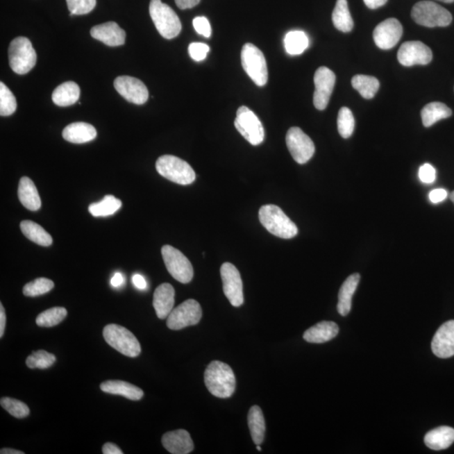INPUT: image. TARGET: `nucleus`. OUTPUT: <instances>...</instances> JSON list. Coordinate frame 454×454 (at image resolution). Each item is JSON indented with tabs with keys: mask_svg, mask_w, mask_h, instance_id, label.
Here are the masks:
<instances>
[{
	"mask_svg": "<svg viewBox=\"0 0 454 454\" xmlns=\"http://www.w3.org/2000/svg\"><path fill=\"white\" fill-rule=\"evenodd\" d=\"M53 288V280L47 278H39L24 286L23 294L28 297H37L50 292Z\"/></svg>",
	"mask_w": 454,
	"mask_h": 454,
	"instance_id": "obj_38",
	"label": "nucleus"
},
{
	"mask_svg": "<svg viewBox=\"0 0 454 454\" xmlns=\"http://www.w3.org/2000/svg\"><path fill=\"white\" fill-rule=\"evenodd\" d=\"M90 34L94 39L110 47L122 46L126 42L125 31L113 22L94 26Z\"/></svg>",
	"mask_w": 454,
	"mask_h": 454,
	"instance_id": "obj_19",
	"label": "nucleus"
},
{
	"mask_svg": "<svg viewBox=\"0 0 454 454\" xmlns=\"http://www.w3.org/2000/svg\"><path fill=\"white\" fill-rule=\"evenodd\" d=\"M403 27L398 19L389 18L378 24L373 31V40L378 49L389 50L399 42Z\"/></svg>",
	"mask_w": 454,
	"mask_h": 454,
	"instance_id": "obj_17",
	"label": "nucleus"
},
{
	"mask_svg": "<svg viewBox=\"0 0 454 454\" xmlns=\"http://www.w3.org/2000/svg\"><path fill=\"white\" fill-rule=\"evenodd\" d=\"M17 109V102L15 95L3 82L0 83V115L9 117Z\"/></svg>",
	"mask_w": 454,
	"mask_h": 454,
	"instance_id": "obj_40",
	"label": "nucleus"
},
{
	"mask_svg": "<svg viewBox=\"0 0 454 454\" xmlns=\"http://www.w3.org/2000/svg\"><path fill=\"white\" fill-rule=\"evenodd\" d=\"M67 310L63 308H53L45 310L37 317V324L41 328H53L65 319Z\"/></svg>",
	"mask_w": 454,
	"mask_h": 454,
	"instance_id": "obj_36",
	"label": "nucleus"
},
{
	"mask_svg": "<svg viewBox=\"0 0 454 454\" xmlns=\"http://www.w3.org/2000/svg\"><path fill=\"white\" fill-rule=\"evenodd\" d=\"M398 61L405 67L427 65L432 60V50L421 42H406L398 51Z\"/></svg>",
	"mask_w": 454,
	"mask_h": 454,
	"instance_id": "obj_16",
	"label": "nucleus"
},
{
	"mask_svg": "<svg viewBox=\"0 0 454 454\" xmlns=\"http://www.w3.org/2000/svg\"><path fill=\"white\" fill-rule=\"evenodd\" d=\"M223 292L235 308H239L244 302V285L238 269L230 262H225L221 268Z\"/></svg>",
	"mask_w": 454,
	"mask_h": 454,
	"instance_id": "obj_13",
	"label": "nucleus"
},
{
	"mask_svg": "<svg viewBox=\"0 0 454 454\" xmlns=\"http://www.w3.org/2000/svg\"><path fill=\"white\" fill-rule=\"evenodd\" d=\"M102 452L103 454H122L121 449L112 443H107L103 446Z\"/></svg>",
	"mask_w": 454,
	"mask_h": 454,
	"instance_id": "obj_48",
	"label": "nucleus"
},
{
	"mask_svg": "<svg viewBox=\"0 0 454 454\" xmlns=\"http://www.w3.org/2000/svg\"><path fill=\"white\" fill-rule=\"evenodd\" d=\"M133 283L135 288L139 289H146V281L145 278L141 276V274H134L133 276Z\"/></svg>",
	"mask_w": 454,
	"mask_h": 454,
	"instance_id": "obj_49",
	"label": "nucleus"
},
{
	"mask_svg": "<svg viewBox=\"0 0 454 454\" xmlns=\"http://www.w3.org/2000/svg\"><path fill=\"white\" fill-rule=\"evenodd\" d=\"M114 86L123 98L135 105H143L149 99V90L144 83L137 78L130 76H121L115 78Z\"/></svg>",
	"mask_w": 454,
	"mask_h": 454,
	"instance_id": "obj_15",
	"label": "nucleus"
},
{
	"mask_svg": "<svg viewBox=\"0 0 454 454\" xmlns=\"http://www.w3.org/2000/svg\"><path fill=\"white\" fill-rule=\"evenodd\" d=\"M339 328L333 321H321L305 330L304 339L310 344H324L337 336Z\"/></svg>",
	"mask_w": 454,
	"mask_h": 454,
	"instance_id": "obj_22",
	"label": "nucleus"
},
{
	"mask_svg": "<svg viewBox=\"0 0 454 454\" xmlns=\"http://www.w3.org/2000/svg\"><path fill=\"white\" fill-rule=\"evenodd\" d=\"M193 26L197 33L206 38H209L211 33H212L208 19L204 17H195L193 21Z\"/></svg>",
	"mask_w": 454,
	"mask_h": 454,
	"instance_id": "obj_44",
	"label": "nucleus"
},
{
	"mask_svg": "<svg viewBox=\"0 0 454 454\" xmlns=\"http://www.w3.org/2000/svg\"><path fill=\"white\" fill-rule=\"evenodd\" d=\"M0 405L15 418H25L30 415V409L24 403V402L15 399H12L10 397H3L0 401Z\"/></svg>",
	"mask_w": 454,
	"mask_h": 454,
	"instance_id": "obj_41",
	"label": "nucleus"
},
{
	"mask_svg": "<svg viewBox=\"0 0 454 454\" xmlns=\"http://www.w3.org/2000/svg\"><path fill=\"white\" fill-rule=\"evenodd\" d=\"M448 196V192L444 189L433 190L429 194V199L434 204L444 201Z\"/></svg>",
	"mask_w": 454,
	"mask_h": 454,
	"instance_id": "obj_46",
	"label": "nucleus"
},
{
	"mask_svg": "<svg viewBox=\"0 0 454 454\" xmlns=\"http://www.w3.org/2000/svg\"><path fill=\"white\" fill-rule=\"evenodd\" d=\"M56 360L57 358L54 354L47 352L45 350H38L26 358V365L28 368L33 369H46L51 367Z\"/></svg>",
	"mask_w": 454,
	"mask_h": 454,
	"instance_id": "obj_37",
	"label": "nucleus"
},
{
	"mask_svg": "<svg viewBox=\"0 0 454 454\" xmlns=\"http://www.w3.org/2000/svg\"><path fill=\"white\" fill-rule=\"evenodd\" d=\"M210 51V47L205 43L194 42L189 47V53L195 62H201L205 60Z\"/></svg>",
	"mask_w": 454,
	"mask_h": 454,
	"instance_id": "obj_43",
	"label": "nucleus"
},
{
	"mask_svg": "<svg viewBox=\"0 0 454 454\" xmlns=\"http://www.w3.org/2000/svg\"><path fill=\"white\" fill-rule=\"evenodd\" d=\"M156 169L162 177L178 185H191L196 178L192 167L188 162L172 155H165L159 158L156 162Z\"/></svg>",
	"mask_w": 454,
	"mask_h": 454,
	"instance_id": "obj_4",
	"label": "nucleus"
},
{
	"mask_svg": "<svg viewBox=\"0 0 454 454\" xmlns=\"http://www.w3.org/2000/svg\"><path fill=\"white\" fill-rule=\"evenodd\" d=\"M366 6L371 10H376L378 8L384 6L388 0H364Z\"/></svg>",
	"mask_w": 454,
	"mask_h": 454,
	"instance_id": "obj_50",
	"label": "nucleus"
},
{
	"mask_svg": "<svg viewBox=\"0 0 454 454\" xmlns=\"http://www.w3.org/2000/svg\"><path fill=\"white\" fill-rule=\"evenodd\" d=\"M149 12L155 26L162 37L174 39L181 33L180 19L172 8L161 0H151Z\"/></svg>",
	"mask_w": 454,
	"mask_h": 454,
	"instance_id": "obj_3",
	"label": "nucleus"
},
{
	"mask_svg": "<svg viewBox=\"0 0 454 454\" xmlns=\"http://www.w3.org/2000/svg\"><path fill=\"white\" fill-rule=\"evenodd\" d=\"M242 65L251 79L258 86H264L268 83V67L264 53L252 43H246L242 47Z\"/></svg>",
	"mask_w": 454,
	"mask_h": 454,
	"instance_id": "obj_8",
	"label": "nucleus"
},
{
	"mask_svg": "<svg viewBox=\"0 0 454 454\" xmlns=\"http://www.w3.org/2000/svg\"><path fill=\"white\" fill-rule=\"evenodd\" d=\"M6 325V314L5 308L2 304H0V337H3L5 333Z\"/></svg>",
	"mask_w": 454,
	"mask_h": 454,
	"instance_id": "obj_51",
	"label": "nucleus"
},
{
	"mask_svg": "<svg viewBox=\"0 0 454 454\" xmlns=\"http://www.w3.org/2000/svg\"><path fill=\"white\" fill-rule=\"evenodd\" d=\"M412 17L418 25L426 27H445L451 24L453 17L445 8L432 1H421L412 8Z\"/></svg>",
	"mask_w": 454,
	"mask_h": 454,
	"instance_id": "obj_7",
	"label": "nucleus"
},
{
	"mask_svg": "<svg viewBox=\"0 0 454 454\" xmlns=\"http://www.w3.org/2000/svg\"><path fill=\"white\" fill-rule=\"evenodd\" d=\"M62 137L66 141L82 144L93 141L97 137V131L92 125L85 122H75L65 127Z\"/></svg>",
	"mask_w": 454,
	"mask_h": 454,
	"instance_id": "obj_23",
	"label": "nucleus"
},
{
	"mask_svg": "<svg viewBox=\"0 0 454 454\" xmlns=\"http://www.w3.org/2000/svg\"><path fill=\"white\" fill-rule=\"evenodd\" d=\"M437 1L444 2V3H453L454 0H437Z\"/></svg>",
	"mask_w": 454,
	"mask_h": 454,
	"instance_id": "obj_55",
	"label": "nucleus"
},
{
	"mask_svg": "<svg viewBox=\"0 0 454 454\" xmlns=\"http://www.w3.org/2000/svg\"><path fill=\"white\" fill-rule=\"evenodd\" d=\"M286 145L294 160L300 165L309 162L316 151L312 139L299 127H292L288 131Z\"/></svg>",
	"mask_w": 454,
	"mask_h": 454,
	"instance_id": "obj_12",
	"label": "nucleus"
},
{
	"mask_svg": "<svg viewBox=\"0 0 454 454\" xmlns=\"http://www.w3.org/2000/svg\"><path fill=\"white\" fill-rule=\"evenodd\" d=\"M360 274H353L344 281L338 294L337 312L342 317L348 316L352 308V299L360 284Z\"/></svg>",
	"mask_w": 454,
	"mask_h": 454,
	"instance_id": "obj_24",
	"label": "nucleus"
},
{
	"mask_svg": "<svg viewBox=\"0 0 454 454\" xmlns=\"http://www.w3.org/2000/svg\"><path fill=\"white\" fill-rule=\"evenodd\" d=\"M432 352L440 358L454 355V321L445 322L437 330L432 342Z\"/></svg>",
	"mask_w": 454,
	"mask_h": 454,
	"instance_id": "obj_18",
	"label": "nucleus"
},
{
	"mask_svg": "<svg viewBox=\"0 0 454 454\" xmlns=\"http://www.w3.org/2000/svg\"><path fill=\"white\" fill-rule=\"evenodd\" d=\"M37 56L29 39L17 37L9 47L10 66L15 74L23 75L33 69Z\"/></svg>",
	"mask_w": 454,
	"mask_h": 454,
	"instance_id": "obj_6",
	"label": "nucleus"
},
{
	"mask_svg": "<svg viewBox=\"0 0 454 454\" xmlns=\"http://www.w3.org/2000/svg\"><path fill=\"white\" fill-rule=\"evenodd\" d=\"M437 176L436 169L429 163H425L419 169V178L425 184H432L435 181Z\"/></svg>",
	"mask_w": 454,
	"mask_h": 454,
	"instance_id": "obj_45",
	"label": "nucleus"
},
{
	"mask_svg": "<svg viewBox=\"0 0 454 454\" xmlns=\"http://www.w3.org/2000/svg\"><path fill=\"white\" fill-rule=\"evenodd\" d=\"M125 278L123 277L121 273H117L111 278L110 285L114 287V288H119L124 284Z\"/></svg>",
	"mask_w": 454,
	"mask_h": 454,
	"instance_id": "obj_52",
	"label": "nucleus"
},
{
	"mask_svg": "<svg viewBox=\"0 0 454 454\" xmlns=\"http://www.w3.org/2000/svg\"><path fill=\"white\" fill-rule=\"evenodd\" d=\"M103 336L107 344L123 355L130 358L140 355V342L128 329L117 324L107 325L103 328Z\"/></svg>",
	"mask_w": 454,
	"mask_h": 454,
	"instance_id": "obj_5",
	"label": "nucleus"
},
{
	"mask_svg": "<svg viewBox=\"0 0 454 454\" xmlns=\"http://www.w3.org/2000/svg\"><path fill=\"white\" fill-rule=\"evenodd\" d=\"M424 441L429 448L436 451L447 449L453 444L454 429L446 426L433 429L427 433Z\"/></svg>",
	"mask_w": 454,
	"mask_h": 454,
	"instance_id": "obj_27",
	"label": "nucleus"
},
{
	"mask_svg": "<svg viewBox=\"0 0 454 454\" xmlns=\"http://www.w3.org/2000/svg\"><path fill=\"white\" fill-rule=\"evenodd\" d=\"M71 15H82L90 13L95 6L96 0H67Z\"/></svg>",
	"mask_w": 454,
	"mask_h": 454,
	"instance_id": "obj_42",
	"label": "nucleus"
},
{
	"mask_svg": "<svg viewBox=\"0 0 454 454\" xmlns=\"http://www.w3.org/2000/svg\"><path fill=\"white\" fill-rule=\"evenodd\" d=\"M200 2L201 0H175V3L180 10L191 9V8L196 6Z\"/></svg>",
	"mask_w": 454,
	"mask_h": 454,
	"instance_id": "obj_47",
	"label": "nucleus"
},
{
	"mask_svg": "<svg viewBox=\"0 0 454 454\" xmlns=\"http://www.w3.org/2000/svg\"><path fill=\"white\" fill-rule=\"evenodd\" d=\"M249 427L255 444L260 445L264 440L266 424L264 413L260 406L253 405L250 408Z\"/></svg>",
	"mask_w": 454,
	"mask_h": 454,
	"instance_id": "obj_29",
	"label": "nucleus"
},
{
	"mask_svg": "<svg viewBox=\"0 0 454 454\" xmlns=\"http://www.w3.org/2000/svg\"><path fill=\"white\" fill-rule=\"evenodd\" d=\"M333 22L334 26L342 33H350L353 30V19L346 0H337L333 13Z\"/></svg>",
	"mask_w": 454,
	"mask_h": 454,
	"instance_id": "obj_32",
	"label": "nucleus"
},
{
	"mask_svg": "<svg viewBox=\"0 0 454 454\" xmlns=\"http://www.w3.org/2000/svg\"><path fill=\"white\" fill-rule=\"evenodd\" d=\"M313 103L317 110H324L328 106L336 83V75L326 67H321L314 76Z\"/></svg>",
	"mask_w": 454,
	"mask_h": 454,
	"instance_id": "obj_14",
	"label": "nucleus"
},
{
	"mask_svg": "<svg viewBox=\"0 0 454 454\" xmlns=\"http://www.w3.org/2000/svg\"><path fill=\"white\" fill-rule=\"evenodd\" d=\"M355 119L351 110L342 107L338 113L337 129L342 138H349L353 133Z\"/></svg>",
	"mask_w": 454,
	"mask_h": 454,
	"instance_id": "obj_39",
	"label": "nucleus"
},
{
	"mask_svg": "<svg viewBox=\"0 0 454 454\" xmlns=\"http://www.w3.org/2000/svg\"><path fill=\"white\" fill-rule=\"evenodd\" d=\"M1 454H24L25 453L22 451H19V450L12 449V448H2L0 451Z\"/></svg>",
	"mask_w": 454,
	"mask_h": 454,
	"instance_id": "obj_53",
	"label": "nucleus"
},
{
	"mask_svg": "<svg viewBox=\"0 0 454 454\" xmlns=\"http://www.w3.org/2000/svg\"><path fill=\"white\" fill-rule=\"evenodd\" d=\"M352 85L362 98L367 99H373L380 89V82L378 79L367 75L354 76Z\"/></svg>",
	"mask_w": 454,
	"mask_h": 454,
	"instance_id": "obj_33",
	"label": "nucleus"
},
{
	"mask_svg": "<svg viewBox=\"0 0 454 454\" xmlns=\"http://www.w3.org/2000/svg\"><path fill=\"white\" fill-rule=\"evenodd\" d=\"M201 317L200 303L190 299L172 310L167 319V326L171 330H181L187 326L197 325Z\"/></svg>",
	"mask_w": 454,
	"mask_h": 454,
	"instance_id": "obj_11",
	"label": "nucleus"
},
{
	"mask_svg": "<svg viewBox=\"0 0 454 454\" xmlns=\"http://www.w3.org/2000/svg\"><path fill=\"white\" fill-rule=\"evenodd\" d=\"M161 252L163 261L171 276L182 284H188L192 280L193 266L185 254L169 245L163 246Z\"/></svg>",
	"mask_w": 454,
	"mask_h": 454,
	"instance_id": "obj_10",
	"label": "nucleus"
},
{
	"mask_svg": "<svg viewBox=\"0 0 454 454\" xmlns=\"http://www.w3.org/2000/svg\"><path fill=\"white\" fill-rule=\"evenodd\" d=\"M175 290L168 283L159 285L153 294V308L159 319L168 318L174 305Z\"/></svg>",
	"mask_w": 454,
	"mask_h": 454,
	"instance_id": "obj_21",
	"label": "nucleus"
},
{
	"mask_svg": "<svg viewBox=\"0 0 454 454\" xmlns=\"http://www.w3.org/2000/svg\"><path fill=\"white\" fill-rule=\"evenodd\" d=\"M162 444L166 450L173 454H188L194 450L190 434L183 429L165 433L162 436Z\"/></svg>",
	"mask_w": 454,
	"mask_h": 454,
	"instance_id": "obj_20",
	"label": "nucleus"
},
{
	"mask_svg": "<svg viewBox=\"0 0 454 454\" xmlns=\"http://www.w3.org/2000/svg\"><path fill=\"white\" fill-rule=\"evenodd\" d=\"M122 203L113 195H106L101 201L93 203L89 207V211L94 217L112 216L121 209Z\"/></svg>",
	"mask_w": 454,
	"mask_h": 454,
	"instance_id": "obj_34",
	"label": "nucleus"
},
{
	"mask_svg": "<svg viewBox=\"0 0 454 454\" xmlns=\"http://www.w3.org/2000/svg\"><path fill=\"white\" fill-rule=\"evenodd\" d=\"M205 384L211 395L226 399L232 396L236 389V377L228 364L213 361L205 369Z\"/></svg>",
	"mask_w": 454,
	"mask_h": 454,
	"instance_id": "obj_1",
	"label": "nucleus"
},
{
	"mask_svg": "<svg viewBox=\"0 0 454 454\" xmlns=\"http://www.w3.org/2000/svg\"><path fill=\"white\" fill-rule=\"evenodd\" d=\"M449 197H450V200H451L452 202H453V204H454V191H453V192H452L451 194H450V196H449Z\"/></svg>",
	"mask_w": 454,
	"mask_h": 454,
	"instance_id": "obj_54",
	"label": "nucleus"
},
{
	"mask_svg": "<svg viewBox=\"0 0 454 454\" xmlns=\"http://www.w3.org/2000/svg\"><path fill=\"white\" fill-rule=\"evenodd\" d=\"M18 197L24 207L28 210L37 211L41 208L42 201L37 187L33 181L28 177H23L19 180Z\"/></svg>",
	"mask_w": 454,
	"mask_h": 454,
	"instance_id": "obj_26",
	"label": "nucleus"
},
{
	"mask_svg": "<svg viewBox=\"0 0 454 454\" xmlns=\"http://www.w3.org/2000/svg\"><path fill=\"white\" fill-rule=\"evenodd\" d=\"M21 229L24 236L37 245L49 246L53 244V237L37 223L33 221H23L21 223Z\"/></svg>",
	"mask_w": 454,
	"mask_h": 454,
	"instance_id": "obj_31",
	"label": "nucleus"
},
{
	"mask_svg": "<svg viewBox=\"0 0 454 454\" xmlns=\"http://www.w3.org/2000/svg\"><path fill=\"white\" fill-rule=\"evenodd\" d=\"M258 217L261 224L274 236L283 239H292L298 234L296 225L277 205L262 206Z\"/></svg>",
	"mask_w": 454,
	"mask_h": 454,
	"instance_id": "obj_2",
	"label": "nucleus"
},
{
	"mask_svg": "<svg viewBox=\"0 0 454 454\" xmlns=\"http://www.w3.org/2000/svg\"><path fill=\"white\" fill-rule=\"evenodd\" d=\"M81 96V89L74 82H66L56 87L53 93L55 105L62 107L74 105Z\"/></svg>",
	"mask_w": 454,
	"mask_h": 454,
	"instance_id": "obj_28",
	"label": "nucleus"
},
{
	"mask_svg": "<svg viewBox=\"0 0 454 454\" xmlns=\"http://www.w3.org/2000/svg\"><path fill=\"white\" fill-rule=\"evenodd\" d=\"M421 115L424 126L430 127L441 119L451 117L452 110L444 103L432 102L428 103L422 109Z\"/></svg>",
	"mask_w": 454,
	"mask_h": 454,
	"instance_id": "obj_30",
	"label": "nucleus"
},
{
	"mask_svg": "<svg viewBox=\"0 0 454 454\" xmlns=\"http://www.w3.org/2000/svg\"><path fill=\"white\" fill-rule=\"evenodd\" d=\"M101 389L111 395L121 396L131 401L141 400L144 392L137 386L121 380H109L101 385Z\"/></svg>",
	"mask_w": 454,
	"mask_h": 454,
	"instance_id": "obj_25",
	"label": "nucleus"
},
{
	"mask_svg": "<svg viewBox=\"0 0 454 454\" xmlns=\"http://www.w3.org/2000/svg\"><path fill=\"white\" fill-rule=\"evenodd\" d=\"M235 127L253 146L260 145L264 140L265 131L260 119L246 106L237 110Z\"/></svg>",
	"mask_w": 454,
	"mask_h": 454,
	"instance_id": "obj_9",
	"label": "nucleus"
},
{
	"mask_svg": "<svg viewBox=\"0 0 454 454\" xmlns=\"http://www.w3.org/2000/svg\"><path fill=\"white\" fill-rule=\"evenodd\" d=\"M257 449L258 450V451H261L262 448L260 445H257Z\"/></svg>",
	"mask_w": 454,
	"mask_h": 454,
	"instance_id": "obj_56",
	"label": "nucleus"
},
{
	"mask_svg": "<svg viewBox=\"0 0 454 454\" xmlns=\"http://www.w3.org/2000/svg\"><path fill=\"white\" fill-rule=\"evenodd\" d=\"M309 38L302 31H292L285 37V47L289 55H300L308 49Z\"/></svg>",
	"mask_w": 454,
	"mask_h": 454,
	"instance_id": "obj_35",
	"label": "nucleus"
}]
</instances>
